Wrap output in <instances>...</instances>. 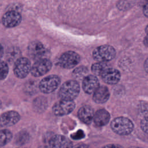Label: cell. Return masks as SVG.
<instances>
[{"instance_id": "4316f807", "label": "cell", "mask_w": 148, "mask_h": 148, "mask_svg": "<svg viewBox=\"0 0 148 148\" xmlns=\"http://www.w3.org/2000/svg\"><path fill=\"white\" fill-rule=\"evenodd\" d=\"M103 148H123L121 146L116 144H110L105 146Z\"/></svg>"}, {"instance_id": "f1b7e54d", "label": "cell", "mask_w": 148, "mask_h": 148, "mask_svg": "<svg viewBox=\"0 0 148 148\" xmlns=\"http://www.w3.org/2000/svg\"><path fill=\"white\" fill-rule=\"evenodd\" d=\"M72 148H88V147L84 144H79L75 146H72Z\"/></svg>"}, {"instance_id": "3957f363", "label": "cell", "mask_w": 148, "mask_h": 148, "mask_svg": "<svg viewBox=\"0 0 148 148\" xmlns=\"http://www.w3.org/2000/svg\"><path fill=\"white\" fill-rule=\"evenodd\" d=\"M116 56V50L110 45L100 46L92 52L93 58L99 62H108L113 60Z\"/></svg>"}, {"instance_id": "484cf974", "label": "cell", "mask_w": 148, "mask_h": 148, "mask_svg": "<svg viewBox=\"0 0 148 148\" xmlns=\"http://www.w3.org/2000/svg\"><path fill=\"white\" fill-rule=\"evenodd\" d=\"M19 55L18 53V51L17 50H13V51H10L9 52L8 55V60L9 61H14L15 59L17 60L18 58H17V56Z\"/></svg>"}, {"instance_id": "7402d4cb", "label": "cell", "mask_w": 148, "mask_h": 148, "mask_svg": "<svg viewBox=\"0 0 148 148\" xmlns=\"http://www.w3.org/2000/svg\"><path fill=\"white\" fill-rule=\"evenodd\" d=\"M88 70L85 66H79L76 68L72 73V76L76 80L83 79L87 76Z\"/></svg>"}, {"instance_id": "ffe728a7", "label": "cell", "mask_w": 148, "mask_h": 148, "mask_svg": "<svg viewBox=\"0 0 148 148\" xmlns=\"http://www.w3.org/2000/svg\"><path fill=\"white\" fill-rule=\"evenodd\" d=\"M12 134L7 129L0 130V148L5 146L11 140Z\"/></svg>"}, {"instance_id": "e575fe53", "label": "cell", "mask_w": 148, "mask_h": 148, "mask_svg": "<svg viewBox=\"0 0 148 148\" xmlns=\"http://www.w3.org/2000/svg\"><path fill=\"white\" fill-rule=\"evenodd\" d=\"M130 148H141V147H130Z\"/></svg>"}, {"instance_id": "ac0fdd59", "label": "cell", "mask_w": 148, "mask_h": 148, "mask_svg": "<svg viewBox=\"0 0 148 148\" xmlns=\"http://www.w3.org/2000/svg\"><path fill=\"white\" fill-rule=\"evenodd\" d=\"M29 140V134L25 131L18 132L15 136L14 143L19 146H23L27 143Z\"/></svg>"}, {"instance_id": "7c38bea8", "label": "cell", "mask_w": 148, "mask_h": 148, "mask_svg": "<svg viewBox=\"0 0 148 148\" xmlns=\"http://www.w3.org/2000/svg\"><path fill=\"white\" fill-rule=\"evenodd\" d=\"M99 86L97 77L94 75H87L82 80V88L87 94H92Z\"/></svg>"}, {"instance_id": "d4e9b609", "label": "cell", "mask_w": 148, "mask_h": 148, "mask_svg": "<svg viewBox=\"0 0 148 148\" xmlns=\"http://www.w3.org/2000/svg\"><path fill=\"white\" fill-rule=\"evenodd\" d=\"M140 127L145 132L148 134V116L142 120L140 122Z\"/></svg>"}, {"instance_id": "1f68e13d", "label": "cell", "mask_w": 148, "mask_h": 148, "mask_svg": "<svg viewBox=\"0 0 148 148\" xmlns=\"http://www.w3.org/2000/svg\"><path fill=\"white\" fill-rule=\"evenodd\" d=\"M3 54V49L2 46H1V45H0V60L2 58Z\"/></svg>"}, {"instance_id": "6da1fadb", "label": "cell", "mask_w": 148, "mask_h": 148, "mask_svg": "<svg viewBox=\"0 0 148 148\" xmlns=\"http://www.w3.org/2000/svg\"><path fill=\"white\" fill-rule=\"evenodd\" d=\"M80 86L76 80H68L65 82L61 86L58 96L61 99L73 101L79 95Z\"/></svg>"}, {"instance_id": "f546056e", "label": "cell", "mask_w": 148, "mask_h": 148, "mask_svg": "<svg viewBox=\"0 0 148 148\" xmlns=\"http://www.w3.org/2000/svg\"><path fill=\"white\" fill-rule=\"evenodd\" d=\"M144 68L146 72L148 73V58L145 60L144 63Z\"/></svg>"}, {"instance_id": "ba28073f", "label": "cell", "mask_w": 148, "mask_h": 148, "mask_svg": "<svg viewBox=\"0 0 148 148\" xmlns=\"http://www.w3.org/2000/svg\"><path fill=\"white\" fill-rule=\"evenodd\" d=\"M75 103L73 101L61 99L53 106V112L56 116H62L69 114L75 109Z\"/></svg>"}, {"instance_id": "7a4b0ae2", "label": "cell", "mask_w": 148, "mask_h": 148, "mask_svg": "<svg viewBox=\"0 0 148 148\" xmlns=\"http://www.w3.org/2000/svg\"><path fill=\"white\" fill-rule=\"evenodd\" d=\"M110 126L114 132L121 135L130 134L134 129L132 121L124 117H119L114 119L112 121Z\"/></svg>"}, {"instance_id": "9a60e30c", "label": "cell", "mask_w": 148, "mask_h": 148, "mask_svg": "<svg viewBox=\"0 0 148 148\" xmlns=\"http://www.w3.org/2000/svg\"><path fill=\"white\" fill-rule=\"evenodd\" d=\"M77 116L79 119L86 124H90L92 121L94 116V112L90 106H83L78 110Z\"/></svg>"}, {"instance_id": "9c48e42d", "label": "cell", "mask_w": 148, "mask_h": 148, "mask_svg": "<svg viewBox=\"0 0 148 148\" xmlns=\"http://www.w3.org/2000/svg\"><path fill=\"white\" fill-rule=\"evenodd\" d=\"M20 119V116L18 112L10 110L2 113L0 116V126L10 127L16 124Z\"/></svg>"}, {"instance_id": "8d00e7d4", "label": "cell", "mask_w": 148, "mask_h": 148, "mask_svg": "<svg viewBox=\"0 0 148 148\" xmlns=\"http://www.w3.org/2000/svg\"><path fill=\"white\" fill-rule=\"evenodd\" d=\"M18 148H27V147H18Z\"/></svg>"}, {"instance_id": "d6986e66", "label": "cell", "mask_w": 148, "mask_h": 148, "mask_svg": "<svg viewBox=\"0 0 148 148\" xmlns=\"http://www.w3.org/2000/svg\"><path fill=\"white\" fill-rule=\"evenodd\" d=\"M109 68V65L106 62H99L94 64L91 66V71L93 73L97 76H100Z\"/></svg>"}, {"instance_id": "277c9868", "label": "cell", "mask_w": 148, "mask_h": 148, "mask_svg": "<svg viewBox=\"0 0 148 148\" xmlns=\"http://www.w3.org/2000/svg\"><path fill=\"white\" fill-rule=\"evenodd\" d=\"M61 80L57 75H49L42 79L39 84L41 92L49 94L54 91L60 86Z\"/></svg>"}, {"instance_id": "30bf717a", "label": "cell", "mask_w": 148, "mask_h": 148, "mask_svg": "<svg viewBox=\"0 0 148 148\" xmlns=\"http://www.w3.org/2000/svg\"><path fill=\"white\" fill-rule=\"evenodd\" d=\"M21 20V16L15 10L7 12L2 17L3 24L8 28H12L18 25Z\"/></svg>"}, {"instance_id": "603a6c76", "label": "cell", "mask_w": 148, "mask_h": 148, "mask_svg": "<svg viewBox=\"0 0 148 148\" xmlns=\"http://www.w3.org/2000/svg\"><path fill=\"white\" fill-rule=\"evenodd\" d=\"M37 84L34 80H29L25 84V91L26 92L32 94L37 91Z\"/></svg>"}, {"instance_id": "83f0119b", "label": "cell", "mask_w": 148, "mask_h": 148, "mask_svg": "<svg viewBox=\"0 0 148 148\" xmlns=\"http://www.w3.org/2000/svg\"><path fill=\"white\" fill-rule=\"evenodd\" d=\"M143 14L144 15L148 17V2L145 5V6H143Z\"/></svg>"}, {"instance_id": "4dcf8cb0", "label": "cell", "mask_w": 148, "mask_h": 148, "mask_svg": "<svg viewBox=\"0 0 148 148\" xmlns=\"http://www.w3.org/2000/svg\"><path fill=\"white\" fill-rule=\"evenodd\" d=\"M143 44L146 47H148V34H147L143 39Z\"/></svg>"}, {"instance_id": "d590c367", "label": "cell", "mask_w": 148, "mask_h": 148, "mask_svg": "<svg viewBox=\"0 0 148 148\" xmlns=\"http://www.w3.org/2000/svg\"><path fill=\"white\" fill-rule=\"evenodd\" d=\"M1 105H2V103H1V101H0V108H1Z\"/></svg>"}, {"instance_id": "8fae6325", "label": "cell", "mask_w": 148, "mask_h": 148, "mask_svg": "<svg viewBox=\"0 0 148 148\" xmlns=\"http://www.w3.org/2000/svg\"><path fill=\"white\" fill-rule=\"evenodd\" d=\"M28 51L29 56L35 60L43 58L42 57L46 54V49L43 45L38 41L32 42L28 46Z\"/></svg>"}, {"instance_id": "836d02e7", "label": "cell", "mask_w": 148, "mask_h": 148, "mask_svg": "<svg viewBox=\"0 0 148 148\" xmlns=\"http://www.w3.org/2000/svg\"><path fill=\"white\" fill-rule=\"evenodd\" d=\"M145 32H146L147 34H148V25L146 27V28H145Z\"/></svg>"}, {"instance_id": "44dd1931", "label": "cell", "mask_w": 148, "mask_h": 148, "mask_svg": "<svg viewBox=\"0 0 148 148\" xmlns=\"http://www.w3.org/2000/svg\"><path fill=\"white\" fill-rule=\"evenodd\" d=\"M34 107L38 112H42L46 109L47 101L45 97H38L34 101Z\"/></svg>"}, {"instance_id": "e0dca14e", "label": "cell", "mask_w": 148, "mask_h": 148, "mask_svg": "<svg viewBox=\"0 0 148 148\" xmlns=\"http://www.w3.org/2000/svg\"><path fill=\"white\" fill-rule=\"evenodd\" d=\"M110 117V114L108 111L105 109H99L94 113L93 120L96 125L101 127L109 122Z\"/></svg>"}, {"instance_id": "cb8c5ba5", "label": "cell", "mask_w": 148, "mask_h": 148, "mask_svg": "<svg viewBox=\"0 0 148 148\" xmlns=\"http://www.w3.org/2000/svg\"><path fill=\"white\" fill-rule=\"evenodd\" d=\"M9 72L8 64L5 61H0V80L5 79Z\"/></svg>"}, {"instance_id": "52a82bcc", "label": "cell", "mask_w": 148, "mask_h": 148, "mask_svg": "<svg viewBox=\"0 0 148 148\" xmlns=\"http://www.w3.org/2000/svg\"><path fill=\"white\" fill-rule=\"evenodd\" d=\"M51 62L47 58L38 60L32 66L31 73L35 77L43 76L47 73L51 68Z\"/></svg>"}, {"instance_id": "2e32d148", "label": "cell", "mask_w": 148, "mask_h": 148, "mask_svg": "<svg viewBox=\"0 0 148 148\" xmlns=\"http://www.w3.org/2000/svg\"><path fill=\"white\" fill-rule=\"evenodd\" d=\"M109 97V92L105 86H99L93 93V100L98 103H102L106 102Z\"/></svg>"}, {"instance_id": "d6a6232c", "label": "cell", "mask_w": 148, "mask_h": 148, "mask_svg": "<svg viewBox=\"0 0 148 148\" xmlns=\"http://www.w3.org/2000/svg\"><path fill=\"white\" fill-rule=\"evenodd\" d=\"M38 148H50V146H40Z\"/></svg>"}, {"instance_id": "4fadbf2b", "label": "cell", "mask_w": 148, "mask_h": 148, "mask_svg": "<svg viewBox=\"0 0 148 148\" xmlns=\"http://www.w3.org/2000/svg\"><path fill=\"white\" fill-rule=\"evenodd\" d=\"M50 148H72L71 141L66 136L62 135L53 136L49 141Z\"/></svg>"}, {"instance_id": "5bb4252c", "label": "cell", "mask_w": 148, "mask_h": 148, "mask_svg": "<svg viewBox=\"0 0 148 148\" xmlns=\"http://www.w3.org/2000/svg\"><path fill=\"white\" fill-rule=\"evenodd\" d=\"M102 80L109 84H114L119 81L120 79V73L116 69L108 68L101 75Z\"/></svg>"}, {"instance_id": "5b68a950", "label": "cell", "mask_w": 148, "mask_h": 148, "mask_svg": "<svg viewBox=\"0 0 148 148\" xmlns=\"http://www.w3.org/2000/svg\"><path fill=\"white\" fill-rule=\"evenodd\" d=\"M80 61V56L72 51L63 53L58 60V65L64 68L71 69L76 66Z\"/></svg>"}, {"instance_id": "8992f818", "label": "cell", "mask_w": 148, "mask_h": 148, "mask_svg": "<svg viewBox=\"0 0 148 148\" xmlns=\"http://www.w3.org/2000/svg\"><path fill=\"white\" fill-rule=\"evenodd\" d=\"M31 62L28 58L25 57L18 58L14 63V73L18 78L23 79L31 72Z\"/></svg>"}]
</instances>
